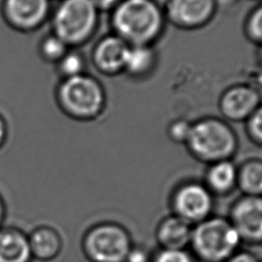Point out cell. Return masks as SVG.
I'll return each instance as SVG.
<instances>
[{
  "instance_id": "obj_1",
  "label": "cell",
  "mask_w": 262,
  "mask_h": 262,
  "mask_svg": "<svg viewBox=\"0 0 262 262\" xmlns=\"http://www.w3.org/2000/svg\"><path fill=\"white\" fill-rule=\"evenodd\" d=\"M112 26L129 45H148L162 31L163 13L152 0H122L113 9Z\"/></svg>"
},
{
  "instance_id": "obj_2",
  "label": "cell",
  "mask_w": 262,
  "mask_h": 262,
  "mask_svg": "<svg viewBox=\"0 0 262 262\" xmlns=\"http://www.w3.org/2000/svg\"><path fill=\"white\" fill-rule=\"evenodd\" d=\"M54 99L63 115L77 121H89L103 111L105 93L99 81L85 73L59 80L54 89Z\"/></svg>"
},
{
  "instance_id": "obj_3",
  "label": "cell",
  "mask_w": 262,
  "mask_h": 262,
  "mask_svg": "<svg viewBox=\"0 0 262 262\" xmlns=\"http://www.w3.org/2000/svg\"><path fill=\"white\" fill-rule=\"evenodd\" d=\"M242 244L227 217L212 215L193 225L188 250L198 262H225Z\"/></svg>"
},
{
  "instance_id": "obj_4",
  "label": "cell",
  "mask_w": 262,
  "mask_h": 262,
  "mask_svg": "<svg viewBox=\"0 0 262 262\" xmlns=\"http://www.w3.org/2000/svg\"><path fill=\"white\" fill-rule=\"evenodd\" d=\"M98 12L90 0H61L51 11L50 31L69 47L78 48L95 33Z\"/></svg>"
},
{
  "instance_id": "obj_5",
  "label": "cell",
  "mask_w": 262,
  "mask_h": 262,
  "mask_svg": "<svg viewBox=\"0 0 262 262\" xmlns=\"http://www.w3.org/2000/svg\"><path fill=\"white\" fill-rule=\"evenodd\" d=\"M134 242L130 231L116 221H100L84 232L81 248L90 262H125Z\"/></svg>"
},
{
  "instance_id": "obj_6",
  "label": "cell",
  "mask_w": 262,
  "mask_h": 262,
  "mask_svg": "<svg viewBox=\"0 0 262 262\" xmlns=\"http://www.w3.org/2000/svg\"><path fill=\"white\" fill-rule=\"evenodd\" d=\"M186 143L198 160L208 164L230 160L236 150L232 129L218 119H204L191 125Z\"/></svg>"
},
{
  "instance_id": "obj_7",
  "label": "cell",
  "mask_w": 262,
  "mask_h": 262,
  "mask_svg": "<svg viewBox=\"0 0 262 262\" xmlns=\"http://www.w3.org/2000/svg\"><path fill=\"white\" fill-rule=\"evenodd\" d=\"M169 208L170 213L193 226L214 215L215 196L203 182L187 180L172 190Z\"/></svg>"
},
{
  "instance_id": "obj_8",
  "label": "cell",
  "mask_w": 262,
  "mask_h": 262,
  "mask_svg": "<svg viewBox=\"0 0 262 262\" xmlns=\"http://www.w3.org/2000/svg\"><path fill=\"white\" fill-rule=\"evenodd\" d=\"M0 12L5 24L19 33L39 30L51 14V0H2Z\"/></svg>"
},
{
  "instance_id": "obj_9",
  "label": "cell",
  "mask_w": 262,
  "mask_h": 262,
  "mask_svg": "<svg viewBox=\"0 0 262 262\" xmlns=\"http://www.w3.org/2000/svg\"><path fill=\"white\" fill-rule=\"evenodd\" d=\"M227 218L243 243L262 244V196L242 194L230 205Z\"/></svg>"
},
{
  "instance_id": "obj_10",
  "label": "cell",
  "mask_w": 262,
  "mask_h": 262,
  "mask_svg": "<svg viewBox=\"0 0 262 262\" xmlns=\"http://www.w3.org/2000/svg\"><path fill=\"white\" fill-rule=\"evenodd\" d=\"M215 7V0H169L167 14L174 25L195 29L212 18Z\"/></svg>"
},
{
  "instance_id": "obj_11",
  "label": "cell",
  "mask_w": 262,
  "mask_h": 262,
  "mask_svg": "<svg viewBox=\"0 0 262 262\" xmlns=\"http://www.w3.org/2000/svg\"><path fill=\"white\" fill-rule=\"evenodd\" d=\"M130 45L117 35H107L95 44L91 61L102 74L113 75L124 70Z\"/></svg>"
},
{
  "instance_id": "obj_12",
  "label": "cell",
  "mask_w": 262,
  "mask_h": 262,
  "mask_svg": "<svg viewBox=\"0 0 262 262\" xmlns=\"http://www.w3.org/2000/svg\"><path fill=\"white\" fill-rule=\"evenodd\" d=\"M192 225L169 213L157 224L155 238L158 249L188 250L192 234Z\"/></svg>"
},
{
  "instance_id": "obj_13",
  "label": "cell",
  "mask_w": 262,
  "mask_h": 262,
  "mask_svg": "<svg viewBox=\"0 0 262 262\" xmlns=\"http://www.w3.org/2000/svg\"><path fill=\"white\" fill-rule=\"evenodd\" d=\"M259 94L252 87L238 85L226 90L220 98V110L223 115L239 121L249 118L259 106Z\"/></svg>"
},
{
  "instance_id": "obj_14",
  "label": "cell",
  "mask_w": 262,
  "mask_h": 262,
  "mask_svg": "<svg viewBox=\"0 0 262 262\" xmlns=\"http://www.w3.org/2000/svg\"><path fill=\"white\" fill-rule=\"evenodd\" d=\"M28 239L33 259L42 262L55 259L61 253L63 246L59 232L49 225L35 227L28 234Z\"/></svg>"
},
{
  "instance_id": "obj_15",
  "label": "cell",
  "mask_w": 262,
  "mask_h": 262,
  "mask_svg": "<svg viewBox=\"0 0 262 262\" xmlns=\"http://www.w3.org/2000/svg\"><path fill=\"white\" fill-rule=\"evenodd\" d=\"M28 233L15 226L0 227V262H33Z\"/></svg>"
},
{
  "instance_id": "obj_16",
  "label": "cell",
  "mask_w": 262,
  "mask_h": 262,
  "mask_svg": "<svg viewBox=\"0 0 262 262\" xmlns=\"http://www.w3.org/2000/svg\"><path fill=\"white\" fill-rule=\"evenodd\" d=\"M203 183L215 198L229 195L237 188V167L230 160L210 164Z\"/></svg>"
},
{
  "instance_id": "obj_17",
  "label": "cell",
  "mask_w": 262,
  "mask_h": 262,
  "mask_svg": "<svg viewBox=\"0 0 262 262\" xmlns=\"http://www.w3.org/2000/svg\"><path fill=\"white\" fill-rule=\"evenodd\" d=\"M237 189L244 195L262 196L261 160H249L237 167Z\"/></svg>"
},
{
  "instance_id": "obj_18",
  "label": "cell",
  "mask_w": 262,
  "mask_h": 262,
  "mask_svg": "<svg viewBox=\"0 0 262 262\" xmlns=\"http://www.w3.org/2000/svg\"><path fill=\"white\" fill-rule=\"evenodd\" d=\"M155 63L154 50L148 45H130L125 68L131 75L146 74Z\"/></svg>"
},
{
  "instance_id": "obj_19",
  "label": "cell",
  "mask_w": 262,
  "mask_h": 262,
  "mask_svg": "<svg viewBox=\"0 0 262 262\" xmlns=\"http://www.w3.org/2000/svg\"><path fill=\"white\" fill-rule=\"evenodd\" d=\"M87 61L78 48H70L66 54L54 64L59 80L69 79L86 73Z\"/></svg>"
},
{
  "instance_id": "obj_20",
  "label": "cell",
  "mask_w": 262,
  "mask_h": 262,
  "mask_svg": "<svg viewBox=\"0 0 262 262\" xmlns=\"http://www.w3.org/2000/svg\"><path fill=\"white\" fill-rule=\"evenodd\" d=\"M70 48L58 36L50 31L40 39L38 54L43 61L54 66Z\"/></svg>"
},
{
  "instance_id": "obj_21",
  "label": "cell",
  "mask_w": 262,
  "mask_h": 262,
  "mask_svg": "<svg viewBox=\"0 0 262 262\" xmlns=\"http://www.w3.org/2000/svg\"><path fill=\"white\" fill-rule=\"evenodd\" d=\"M151 262H198L189 250L158 249L152 252Z\"/></svg>"
},
{
  "instance_id": "obj_22",
  "label": "cell",
  "mask_w": 262,
  "mask_h": 262,
  "mask_svg": "<svg viewBox=\"0 0 262 262\" xmlns=\"http://www.w3.org/2000/svg\"><path fill=\"white\" fill-rule=\"evenodd\" d=\"M247 33L253 41L262 44V5L253 10L249 16Z\"/></svg>"
},
{
  "instance_id": "obj_23",
  "label": "cell",
  "mask_w": 262,
  "mask_h": 262,
  "mask_svg": "<svg viewBox=\"0 0 262 262\" xmlns=\"http://www.w3.org/2000/svg\"><path fill=\"white\" fill-rule=\"evenodd\" d=\"M248 119V128L252 137L262 143V105H259Z\"/></svg>"
},
{
  "instance_id": "obj_24",
  "label": "cell",
  "mask_w": 262,
  "mask_h": 262,
  "mask_svg": "<svg viewBox=\"0 0 262 262\" xmlns=\"http://www.w3.org/2000/svg\"><path fill=\"white\" fill-rule=\"evenodd\" d=\"M152 252L143 245L133 244L125 262H151Z\"/></svg>"
},
{
  "instance_id": "obj_25",
  "label": "cell",
  "mask_w": 262,
  "mask_h": 262,
  "mask_svg": "<svg viewBox=\"0 0 262 262\" xmlns=\"http://www.w3.org/2000/svg\"><path fill=\"white\" fill-rule=\"evenodd\" d=\"M187 123L188 122H185V121H178L171 125L170 134L174 140L186 142L190 128H191V125Z\"/></svg>"
},
{
  "instance_id": "obj_26",
  "label": "cell",
  "mask_w": 262,
  "mask_h": 262,
  "mask_svg": "<svg viewBox=\"0 0 262 262\" xmlns=\"http://www.w3.org/2000/svg\"><path fill=\"white\" fill-rule=\"evenodd\" d=\"M225 262H261L259 258L248 250H238L232 254Z\"/></svg>"
},
{
  "instance_id": "obj_27",
  "label": "cell",
  "mask_w": 262,
  "mask_h": 262,
  "mask_svg": "<svg viewBox=\"0 0 262 262\" xmlns=\"http://www.w3.org/2000/svg\"><path fill=\"white\" fill-rule=\"evenodd\" d=\"M98 11L114 9L122 0H90Z\"/></svg>"
},
{
  "instance_id": "obj_28",
  "label": "cell",
  "mask_w": 262,
  "mask_h": 262,
  "mask_svg": "<svg viewBox=\"0 0 262 262\" xmlns=\"http://www.w3.org/2000/svg\"><path fill=\"white\" fill-rule=\"evenodd\" d=\"M8 139V124L4 116L0 113V149L5 145Z\"/></svg>"
},
{
  "instance_id": "obj_29",
  "label": "cell",
  "mask_w": 262,
  "mask_h": 262,
  "mask_svg": "<svg viewBox=\"0 0 262 262\" xmlns=\"http://www.w3.org/2000/svg\"><path fill=\"white\" fill-rule=\"evenodd\" d=\"M5 217H6V205L2 195L0 194V227L3 226Z\"/></svg>"
},
{
  "instance_id": "obj_30",
  "label": "cell",
  "mask_w": 262,
  "mask_h": 262,
  "mask_svg": "<svg viewBox=\"0 0 262 262\" xmlns=\"http://www.w3.org/2000/svg\"><path fill=\"white\" fill-rule=\"evenodd\" d=\"M261 59H262V48H261Z\"/></svg>"
},
{
  "instance_id": "obj_31",
  "label": "cell",
  "mask_w": 262,
  "mask_h": 262,
  "mask_svg": "<svg viewBox=\"0 0 262 262\" xmlns=\"http://www.w3.org/2000/svg\"><path fill=\"white\" fill-rule=\"evenodd\" d=\"M51 1H52V0H51ZM56 1H58V2H59V1H61V0H56Z\"/></svg>"
},
{
  "instance_id": "obj_32",
  "label": "cell",
  "mask_w": 262,
  "mask_h": 262,
  "mask_svg": "<svg viewBox=\"0 0 262 262\" xmlns=\"http://www.w3.org/2000/svg\"><path fill=\"white\" fill-rule=\"evenodd\" d=\"M261 262H262V261H261Z\"/></svg>"
}]
</instances>
